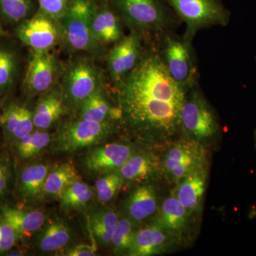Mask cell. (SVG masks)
Returning a JSON list of instances; mask_svg holds the SVG:
<instances>
[{
    "instance_id": "6da1fadb",
    "label": "cell",
    "mask_w": 256,
    "mask_h": 256,
    "mask_svg": "<svg viewBox=\"0 0 256 256\" xmlns=\"http://www.w3.org/2000/svg\"><path fill=\"white\" fill-rule=\"evenodd\" d=\"M186 90L172 78L159 50H143L136 66L116 85L119 124L138 142H170L180 132Z\"/></svg>"
},
{
    "instance_id": "7a4b0ae2",
    "label": "cell",
    "mask_w": 256,
    "mask_h": 256,
    "mask_svg": "<svg viewBox=\"0 0 256 256\" xmlns=\"http://www.w3.org/2000/svg\"><path fill=\"white\" fill-rule=\"evenodd\" d=\"M114 122H96L76 118L64 122L52 138L54 154H73L106 142L116 130Z\"/></svg>"
},
{
    "instance_id": "3957f363",
    "label": "cell",
    "mask_w": 256,
    "mask_h": 256,
    "mask_svg": "<svg viewBox=\"0 0 256 256\" xmlns=\"http://www.w3.org/2000/svg\"><path fill=\"white\" fill-rule=\"evenodd\" d=\"M220 129L216 114L198 82L188 87L180 114V132L186 139L204 144L215 138Z\"/></svg>"
},
{
    "instance_id": "277c9868",
    "label": "cell",
    "mask_w": 256,
    "mask_h": 256,
    "mask_svg": "<svg viewBox=\"0 0 256 256\" xmlns=\"http://www.w3.org/2000/svg\"><path fill=\"white\" fill-rule=\"evenodd\" d=\"M114 11L132 31L164 32L172 22L164 0H112Z\"/></svg>"
},
{
    "instance_id": "5b68a950",
    "label": "cell",
    "mask_w": 256,
    "mask_h": 256,
    "mask_svg": "<svg viewBox=\"0 0 256 256\" xmlns=\"http://www.w3.org/2000/svg\"><path fill=\"white\" fill-rule=\"evenodd\" d=\"M186 24L184 36L193 40L196 32L212 26H226L230 12L222 0H164Z\"/></svg>"
},
{
    "instance_id": "8992f818",
    "label": "cell",
    "mask_w": 256,
    "mask_h": 256,
    "mask_svg": "<svg viewBox=\"0 0 256 256\" xmlns=\"http://www.w3.org/2000/svg\"><path fill=\"white\" fill-rule=\"evenodd\" d=\"M96 6L92 0H68L60 23L64 40L70 50L92 53L100 48L101 45L96 41L92 32Z\"/></svg>"
},
{
    "instance_id": "52a82bcc",
    "label": "cell",
    "mask_w": 256,
    "mask_h": 256,
    "mask_svg": "<svg viewBox=\"0 0 256 256\" xmlns=\"http://www.w3.org/2000/svg\"><path fill=\"white\" fill-rule=\"evenodd\" d=\"M170 144L160 158L162 176L168 182L176 185L190 173L208 168L206 151L202 143L184 138Z\"/></svg>"
},
{
    "instance_id": "ba28073f",
    "label": "cell",
    "mask_w": 256,
    "mask_h": 256,
    "mask_svg": "<svg viewBox=\"0 0 256 256\" xmlns=\"http://www.w3.org/2000/svg\"><path fill=\"white\" fill-rule=\"evenodd\" d=\"M60 87L67 110L77 112L84 101L102 87V78L90 60L79 57L68 64Z\"/></svg>"
},
{
    "instance_id": "9c48e42d",
    "label": "cell",
    "mask_w": 256,
    "mask_h": 256,
    "mask_svg": "<svg viewBox=\"0 0 256 256\" xmlns=\"http://www.w3.org/2000/svg\"><path fill=\"white\" fill-rule=\"evenodd\" d=\"M191 40L172 34H164L159 50L172 78L188 88L197 82V68Z\"/></svg>"
},
{
    "instance_id": "30bf717a",
    "label": "cell",
    "mask_w": 256,
    "mask_h": 256,
    "mask_svg": "<svg viewBox=\"0 0 256 256\" xmlns=\"http://www.w3.org/2000/svg\"><path fill=\"white\" fill-rule=\"evenodd\" d=\"M82 166L88 175L96 178L119 171L136 149L131 143L105 142L86 150Z\"/></svg>"
},
{
    "instance_id": "8fae6325",
    "label": "cell",
    "mask_w": 256,
    "mask_h": 256,
    "mask_svg": "<svg viewBox=\"0 0 256 256\" xmlns=\"http://www.w3.org/2000/svg\"><path fill=\"white\" fill-rule=\"evenodd\" d=\"M53 166L42 162L15 165V180L12 195L18 202V206L40 205L46 200L45 182Z\"/></svg>"
},
{
    "instance_id": "7c38bea8",
    "label": "cell",
    "mask_w": 256,
    "mask_h": 256,
    "mask_svg": "<svg viewBox=\"0 0 256 256\" xmlns=\"http://www.w3.org/2000/svg\"><path fill=\"white\" fill-rule=\"evenodd\" d=\"M16 34L33 52L50 50L63 38L60 23L40 11L20 23L16 28Z\"/></svg>"
},
{
    "instance_id": "4fadbf2b",
    "label": "cell",
    "mask_w": 256,
    "mask_h": 256,
    "mask_svg": "<svg viewBox=\"0 0 256 256\" xmlns=\"http://www.w3.org/2000/svg\"><path fill=\"white\" fill-rule=\"evenodd\" d=\"M143 52L142 34L132 31L116 42L108 56V66L116 85L122 82L136 66Z\"/></svg>"
},
{
    "instance_id": "5bb4252c",
    "label": "cell",
    "mask_w": 256,
    "mask_h": 256,
    "mask_svg": "<svg viewBox=\"0 0 256 256\" xmlns=\"http://www.w3.org/2000/svg\"><path fill=\"white\" fill-rule=\"evenodd\" d=\"M58 72V62L50 50L33 52L24 79L28 95L40 96L53 88Z\"/></svg>"
},
{
    "instance_id": "9a60e30c",
    "label": "cell",
    "mask_w": 256,
    "mask_h": 256,
    "mask_svg": "<svg viewBox=\"0 0 256 256\" xmlns=\"http://www.w3.org/2000/svg\"><path fill=\"white\" fill-rule=\"evenodd\" d=\"M193 214L180 203L172 192L158 208L152 223L181 242L188 235Z\"/></svg>"
},
{
    "instance_id": "2e32d148",
    "label": "cell",
    "mask_w": 256,
    "mask_h": 256,
    "mask_svg": "<svg viewBox=\"0 0 256 256\" xmlns=\"http://www.w3.org/2000/svg\"><path fill=\"white\" fill-rule=\"evenodd\" d=\"M181 240L152 223L137 229L128 256H151L169 252Z\"/></svg>"
},
{
    "instance_id": "e0dca14e",
    "label": "cell",
    "mask_w": 256,
    "mask_h": 256,
    "mask_svg": "<svg viewBox=\"0 0 256 256\" xmlns=\"http://www.w3.org/2000/svg\"><path fill=\"white\" fill-rule=\"evenodd\" d=\"M0 214L14 228L20 242H26L28 239L34 236L46 224V214L36 208L4 204L0 206Z\"/></svg>"
},
{
    "instance_id": "ac0fdd59",
    "label": "cell",
    "mask_w": 256,
    "mask_h": 256,
    "mask_svg": "<svg viewBox=\"0 0 256 256\" xmlns=\"http://www.w3.org/2000/svg\"><path fill=\"white\" fill-rule=\"evenodd\" d=\"M119 172L124 178V184L150 183L162 176L161 159L150 152L136 150Z\"/></svg>"
},
{
    "instance_id": "d6986e66",
    "label": "cell",
    "mask_w": 256,
    "mask_h": 256,
    "mask_svg": "<svg viewBox=\"0 0 256 256\" xmlns=\"http://www.w3.org/2000/svg\"><path fill=\"white\" fill-rule=\"evenodd\" d=\"M208 180V168L197 170L176 184L173 193L180 203L192 214H200Z\"/></svg>"
},
{
    "instance_id": "ffe728a7",
    "label": "cell",
    "mask_w": 256,
    "mask_h": 256,
    "mask_svg": "<svg viewBox=\"0 0 256 256\" xmlns=\"http://www.w3.org/2000/svg\"><path fill=\"white\" fill-rule=\"evenodd\" d=\"M158 208V194L150 183L138 185L128 195L124 204L126 216L137 224L156 215Z\"/></svg>"
},
{
    "instance_id": "44dd1931",
    "label": "cell",
    "mask_w": 256,
    "mask_h": 256,
    "mask_svg": "<svg viewBox=\"0 0 256 256\" xmlns=\"http://www.w3.org/2000/svg\"><path fill=\"white\" fill-rule=\"evenodd\" d=\"M60 87L50 89L40 96L33 112L35 129L48 130L67 112Z\"/></svg>"
},
{
    "instance_id": "7402d4cb",
    "label": "cell",
    "mask_w": 256,
    "mask_h": 256,
    "mask_svg": "<svg viewBox=\"0 0 256 256\" xmlns=\"http://www.w3.org/2000/svg\"><path fill=\"white\" fill-rule=\"evenodd\" d=\"M92 32L100 45L116 43L122 38V21L108 4L96 6L92 22Z\"/></svg>"
},
{
    "instance_id": "603a6c76",
    "label": "cell",
    "mask_w": 256,
    "mask_h": 256,
    "mask_svg": "<svg viewBox=\"0 0 256 256\" xmlns=\"http://www.w3.org/2000/svg\"><path fill=\"white\" fill-rule=\"evenodd\" d=\"M35 247L44 254H62L72 242V229L62 220L45 224L34 236Z\"/></svg>"
},
{
    "instance_id": "cb8c5ba5",
    "label": "cell",
    "mask_w": 256,
    "mask_h": 256,
    "mask_svg": "<svg viewBox=\"0 0 256 256\" xmlns=\"http://www.w3.org/2000/svg\"><path fill=\"white\" fill-rule=\"evenodd\" d=\"M77 118L96 122H119L120 114L117 106L111 105L102 86L84 101L77 111Z\"/></svg>"
},
{
    "instance_id": "d4e9b609",
    "label": "cell",
    "mask_w": 256,
    "mask_h": 256,
    "mask_svg": "<svg viewBox=\"0 0 256 256\" xmlns=\"http://www.w3.org/2000/svg\"><path fill=\"white\" fill-rule=\"evenodd\" d=\"M52 138L53 136L48 130L35 129L10 146L14 160L26 162L34 159L50 148Z\"/></svg>"
},
{
    "instance_id": "484cf974",
    "label": "cell",
    "mask_w": 256,
    "mask_h": 256,
    "mask_svg": "<svg viewBox=\"0 0 256 256\" xmlns=\"http://www.w3.org/2000/svg\"><path fill=\"white\" fill-rule=\"evenodd\" d=\"M89 224L96 242L101 246L110 245L116 226L120 218L116 210L92 206Z\"/></svg>"
},
{
    "instance_id": "4316f807",
    "label": "cell",
    "mask_w": 256,
    "mask_h": 256,
    "mask_svg": "<svg viewBox=\"0 0 256 256\" xmlns=\"http://www.w3.org/2000/svg\"><path fill=\"white\" fill-rule=\"evenodd\" d=\"M79 180L82 178L73 163L66 162L53 166L45 182L46 198L58 201L64 191Z\"/></svg>"
},
{
    "instance_id": "83f0119b",
    "label": "cell",
    "mask_w": 256,
    "mask_h": 256,
    "mask_svg": "<svg viewBox=\"0 0 256 256\" xmlns=\"http://www.w3.org/2000/svg\"><path fill=\"white\" fill-rule=\"evenodd\" d=\"M96 198L95 188L82 180H77L64 191L58 202L66 213L82 212L90 207Z\"/></svg>"
},
{
    "instance_id": "f1b7e54d",
    "label": "cell",
    "mask_w": 256,
    "mask_h": 256,
    "mask_svg": "<svg viewBox=\"0 0 256 256\" xmlns=\"http://www.w3.org/2000/svg\"><path fill=\"white\" fill-rule=\"evenodd\" d=\"M18 72V57L16 50L0 46V97L12 92Z\"/></svg>"
},
{
    "instance_id": "f546056e",
    "label": "cell",
    "mask_w": 256,
    "mask_h": 256,
    "mask_svg": "<svg viewBox=\"0 0 256 256\" xmlns=\"http://www.w3.org/2000/svg\"><path fill=\"white\" fill-rule=\"evenodd\" d=\"M136 225L127 216L120 217L110 242L114 254L128 256L137 232Z\"/></svg>"
},
{
    "instance_id": "4dcf8cb0",
    "label": "cell",
    "mask_w": 256,
    "mask_h": 256,
    "mask_svg": "<svg viewBox=\"0 0 256 256\" xmlns=\"http://www.w3.org/2000/svg\"><path fill=\"white\" fill-rule=\"evenodd\" d=\"M124 184V180L119 171L114 172L96 178L94 188L96 197L100 204L110 203L117 196Z\"/></svg>"
},
{
    "instance_id": "1f68e13d",
    "label": "cell",
    "mask_w": 256,
    "mask_h": 256,
    "mask_svg": "<svg viewBox=\"0 0 256 256\" xmlns=\"http://www.w3.org/2000/svg\"><path fill=\"white\" fill-rule=\"evenodd\" d=\"M6 150H0V206L12 194L15 180V161Z\"/></svg>"
},
{
    "instance_id": "d6a6232c",
    "label": "cell",
    "mask_w": 256,
    "mask_h": 256,
    "mask_svg": "<svg viewBox=\"0 0 256 256\" xmlns=\"http://www.w3.org/2000/svg\"><path fill=\"white\" fill-rule=\"evenodd\" d=\"M32 11V0H0V14L8 22H22Z\"/></svg>"
},
{
    "instance_id": "836d02e7",
    "label": "cell",
    "mask_w": 256,
    "mask_h": 256,
    "mask_svg": "<svg viewBox=\"0 0 256 256\" xmlns=\"http://www.w3.org/2000/svg\"><path fill=\"white\" fill-rule=\"evenodd\" d=\"M22 107L23 105L16 102H10L3 107L0 117V127L2 130L4 141L8 144L11 142L13 134L20 122Z\"/></svg>"
},
{
    "instance_id": "e575fe53",
    "label": "cell",
    "mask_w": 256,
    "mask_h": 256,
    "mask_svg": "<svg viewBox=\"0 0 256 256\" xmlns=\"http://www.w3.org/2000/svg\"><path fill=\"white\" fill-rule=\"evenodd\" d=\"M20 242L14 228L0 214V256H5Z\"/></svg>"
},
{
    "instance_id": "d590c367",
    "label": "cell",
    "mask_w": 256,
    "mask_h": 256,
    "mask_svg": "<svg viewBox=\"0 0 256 256\" xmlns=\"http://www.w3.org/2000/svg\"><path fill=\"white\" fill-rule=\"evenodd\" d=\"M41 12L60 22L68 8V0H38Z\"/></svg>"
},
{
    "instance_id": "8d00e7d4",
    "label": "cell",
    "mask_w": 256,
    "mask_h": 256,
    "mask_svg": "<svg viewBox=\"0 0 256 256\" xmlns=\"http://www.w3.org/2000/svg\"><path fill=\"white\" fill-rule=\"evenodd\" d=\"M35 128L33 122V112L26 106L23 105L21 117L18 122L16 130L13 134L12 139L10 146L18 140L28 136L32 131L34 130Z\"/></svg>"
},
{
    "instance_id": "74e56055",
    "label": "cell",
    "mask_w": 256,
    "mask_h": 256,
    "mask_svg": "<svg viewBox=\"0 0 256 256\" xmlns=\"http://www.w3.org/2000/svg\"><path fill=\"white\" fill-rule=\"evenodd\" d=\"M97 255L95 246L89 244H79L66 249L60 256H94Z\"/></svg>"
},
{
    "instance_id": "f35d334b",
    "label": "cell",
    "mask_w": 256,
    "mask_h": 256,
    "mask_svg": "<svg viewBox=\"0 0 256 256\" xmlns=\"http://www.w3.org/2000/svg\"><path fill=\"white\" fill-rule=\"evenodd\" d=\"M2 104L1 99H0V117H1L2 112Z\"/></svg>"
},
{
    "instance_id": "ab89813d",
    "label": "cell",
    "mask_w": 256,
    "mask_h": 256,
    "mask_svg": "<svg viewBox=\"0 0 256 256\" xmlns=\"http://www.w3.org/2000/svg\"><path fill=\"white\" fill-rule=\"evenodd\" d=\"M4 34V32H3L2 28L1 26H0V36H3Z\"/></svg>"
},
{
    "instance_id": "60d3db41",
    "label": "cell",
    "mask_w": 256,
    "mask_h": 256,
    "mask_svg": "<svg viewBox=\"0 0 256 256\" xmlns=\"http://www.w3.org/2000/svg\"></svg>"
}]
</instances>
